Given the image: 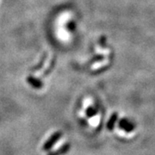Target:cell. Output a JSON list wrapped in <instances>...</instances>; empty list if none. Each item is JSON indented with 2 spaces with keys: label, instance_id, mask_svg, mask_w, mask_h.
Segmentation results:
<instances>
[{
  "label": "cell",
  "instance_id": "1",
  "mask_svg": "<svg viewBox=\"0 0 155 155\" xmlns=\"http://www.w3.org/2000/svg\"><path fill=\"white\" fill-rule=\"evenodd\" d=\"M61 137V134L60 133H55L54 134L50 139H48V140L46 142V144L44 145V147H43V149L44 150H48L50 149L51 147H52V146L55 143L56 141L58 140V139Z\"/></svg>",
  "mask_w": 155,
  "mask_h": 155
},
{
  "label": "cell",
  "instance_id": "2",
  "mask_svg": "<svg viewBox=\"0 0 155 155\" xmlns=\"http://www.w3.org/2000/svg\"><path fill=\"white\" fill-rule=\"evenodd\" d=\"M27 81L35 88H41L42 86V83L40 80H38V79L35 78L28 77L27 78Z\"/></svg>",
  "mask_w": 155,
  "mask_h": 155
},
{
  "label": "cell",
  "instance_id": "3",
  "mask_svg": "<svg viewBox=\"0 0 155 155\" xmlns=\"http://www.w3.org/2000/svg\"><path fill=\"white\" fill-rule=\"evenodd\" d=\"M120 126L126 131H131V130H133L134 128L133 125L129 122H127V120H124V119H122V121L120 122Z\"/></svg>",
  "mask_w": 155,
  "mask_h": 155
},
{
  "label": "cell",
  "instance_id": "4",
  "mask_svg": "<svg viewBox=\"0 0 155 155\" xmlns=\"http://www.w3.org/2000/svg\"><path fill=\"white\" fill-rule=\"evenodd\" d=\"M68 149H69V146H65V147H62L59 150H56L54 152L51 153L48 155H62L64 154V153H66L67 151H68Z\"/></svg>",
  "mask_w": 155,
  "mask_h": 155
},
{
  "label": "cell",
  "instance_id": "5",
  "mask_svg": "<svg viewBox=\"0 0 155 155\" xmlns=\"http://www.w3.org/2000/svg\"><path fill=\"white\" fill-rule=\"evenodd\" d=\"M116 120H117V115H116V113H114L113 116L110 117L109 122H108V125H107V127H108V128H109L110 130H111V129L114 127V124H115V122H116Z\"/></svg>",
  "mask_w": 155,
  "mask_h": 155
},
{
  "label": "cell",
  "instance_id": "6",
  "mask_svg": "<svg viewBox=\"0 0 155 155\" xmlns=\"http://www.w3.org/2000/svg\"><path fill=\"white\" fill-rule=\"evenodd\" d=\"M95 114H96V110L93 109V108H91V107H90L88 109V110H87V115L89 116H94Z\"/></svg>",
  "mask_w": 155,
  "mask_h": 155
},
{
  "label": "cell",
  "instance_id": "7",
  "mask_svg": "<svg viewBox=\"0 0 155 155\" xmlns=\"http://www.w3.org/2000/svg\"><path fill=\"white\" fill-rule=\"evenodd\" d=\"M67 27H68V28L72 32V31L75 29V24H74V22H70L68 23V26H67Z\"/></svg>",
  "mask_w": 155,
  "mask_h": 155
}]
</instances>
